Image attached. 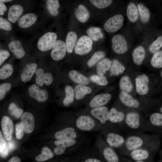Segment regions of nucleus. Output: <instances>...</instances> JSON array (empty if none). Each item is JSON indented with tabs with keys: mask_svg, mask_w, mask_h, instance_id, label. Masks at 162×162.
I'll return each instance as SVG.
<instances>
[{
	"mask_svg": "<svg viewBox=\"0 0 162 162\" xmlns=\"http://www.w3.org/2000/svg\"><path fill=\"white\" fill-rule=\"evenodd\" d=\"M139 14V24L143 31L149 32L151 13L148 8L141 2L137 4Z\"/></svg>",
	"mask_w": 162,
	"mask_h": 162,
	"instance_id": "f257e3e1",
	"label": "nucleus"
},
{
	"mask_svg": "<svg viewBox=\"0 0 162 162\" xmlns=\"http://www.w3.org/2000/svg\"><path fill=\"white\" fill-rule=\"evenodd\" d=\"M57 35L54 32H48L42 35L38 40L37 47L43 52L48 51L52 48L56 41Z\"/></svg>",
	"mask_w": 162,
	"mask_h": 162,
	"instance_id": "f03ea898",
	"label": "nucleus"
},
{
	"mask_svg": "<svg viewBox=\"0 0 162 162\" xmlns=\"http://www.w3.org/2000/svg\"><path fill=\"white\" fill-rule=\"evenodd\" d=\"M124 19V16L121 14L112 16L104 23V28L105 30L110 33H114L118 31L123 26Z\"/></svg>",
	"mask_w": 162,
	"mask_h": 162,
	"instance_id": "7ed1b4c3",
	"label": "nucleus"
},
{
	"mask_svg": "<svg viewBox=\"0 0 162 162\" xmlns=\"http://www.w3.org/2000/svg\"><path fill=\"white\" fill-rule=\"evenodd\" d=\"M126 37L122 34H118L112 38V47L114 52L118 54L126 53L128 51V44Z\"/></svg>",
	"mask_w": 162,
	"mask_h": 162,
	"instance_id": "20e7f679",
	"label": "nucleus"
},
{
	"mask_svg": "<svg viewBox=\"0 0 162 162\" xmlns=\"http://www.w3.org/2000/svg\"><path fill=\"white\" fill-rule=\"evenodd\" d=\"M92 40L88 36L83 35L77 41L74 48L75 53L82 55L89 52L92 49Z\"/></svg>",
	"mask_w": 162,
	"mask_h": 162,
	"instance_id": "39448f33",
	"label": "nucleus"
},
{
	"mask_svg": "<svg viewBox=\"0 0 162 162\" xmlns=\"http://www.w3.org/2000/svg\"><path fill=\"white\" fill-rule=\"evenodd\" d=\"M66 51L65 42L61 40H58L52 48L51 53V57L55 61H59L65 56Z\"/></svg>",
	"mask_w": 162,
	"mask_h": 162,
	"instance_id": "423d86ee",
	"label": "nucleus"
},
{
	"mask_svg": "<svg viewBox=\"0 0 162 162\" xmlns=\"http://www.w3.org/2000/svg\"><path fill=\"white\" fill-rule=\"evenodd\" d=\"M28 92L29 95L39 102H45L48 98L47 91L40 89L39 86L35 84L31 85L28 88Z\"/></svg>",
	"mask_w": 162,
	"mask_h": 162,
	"instance_id": "0eeeda50",
	"label": "nucleus"
},
{
	"mask_svg": "<svg viewBox=\"0 0 162 162\" xmlns=\"http://www.w3.org/2000/svg\"><path fill=\"white\" fill-rule=\"evenodd\" d=\"M35 74L36 76L35 82L39 87L42 86L44 84L46 86H49L53 81L52 74L50 73L45 72L42 68L37 69Z\"/></svg>",
	"mask_w": 162,
	"mask_h": 162,
	"instance_id": "6e6552de",
	"label": "nucleus"
},
{
	"mask_svg": "<svg viewBox=\"0 0 162 162\" xmlns=\"http://www.w3.org/2000/svg\"><path fill=\"white\" fill-rule=\"evenodd\" d=\"M149 78L145 74L137 76L135 79L136 90L140 95L146 94L149 91Z\"/></svg>",
	"mask_w": 162,
	"mask_h": 162,
	"instance_id": "1a4fd4ad",
	"label": "nucleus"
},
{
	"mask_svg": "<svg viewBox=\"0 0 162 162\" xmlns=\"http://www.w3.org/2000/svg\"><path fill=\"white\" fill-rule=\"evenodd\" d=\"M20 124L24 132L29 134L32 132L34 127V117L30 112H26L22 115Z\"/></svg>",
	"mask_w": 162,
	"mask_h": 162,
	"instance_id": "9d476101",
	"label": "nucleus"
},
{
	"mask_svg": "<svg viewBox=\"0 0 162 162\" xmlns=\"http://www.w3.org/2000/svg\"><path fill=\"white\" fill-rule=\"evenodd\" d=\"M126 14L128 22L132 25L139 23L138 10L137 4L134 2H131L128 4L126 8Z\"/></svg>",
	"mask_w": 162,
	"mask_h": 162,
	"instance_id": "9b49d317",
	"label": "nucleus"
},
{
	"mask_svg": "<svg viewBox=\"0 0 162 162\" xmlns=\"http://www.w3.org/2000/svg\"><path fill=\"white\" fill-rule=\"evenodd\" d=\"M76 124L79 129L88 131L94 128L95 123L94 120L91 117L87 116H82L78 118Z\"/></svg>",
	"mask_w": 162,
	"mask_h": 162,
	"instance_id": "f8f14e48",
	"label": "nucleus"
},
{
	"mask_svg": "<svg viewBox=\"0 0 162 162\" xmlns=\"http://www.w3.org/2000/svg\"><path fill=\"white\" fill-rule=\"evenodd\" d=\"M37 65L34 63L26 64L23 68L20 75V79L24 83L28 82L31 80L37 69Z\"/></svg>",
	"mask_w": 162,
	"mask_h": 162,
	"instance_id": "ddd939ff",
	"label": "nucleus"
},
{
	"mask_svg": "<svg viewBox=\"0 0 162 162\" xmlns=\"http://www.w3.org/2000/svg\"><path fill=\"white\" fill-rule=\"evenodd\" d=\"M1 127L4 138L7 140H10L12 137L13 128L12 120L8 117L4 116L2 120Z\"/></svg>",
	"mask_w": 162,
	"mask_h": 162,
	"instance_id": "4468645a",
	"label": "nucleus"
},
{
	"mask_svg": "<svg viewBox=\"0 0 162 162\" xmlns=\"http://www.w3.org/2000/svg\"><path fill=\"white\" fill-rule=\"evenodd\" d=\"M109 111L106 107L102 106L94 108L91 111V113L101 124H104L109 119Z\"/></svg>",
	"mask_w": 162,
	"mask_h": 162,
	"instance_id": "2eb2a0df",
	"label": "nucleus"
},
{
	"mask_svg": "<svg viewBox=\"0 0 162 162\" xmlns=\"http://www.w3.org/2000/svg\"><path fill=\"white\" fill-rule=\"evenodd\" d=\"M8 47L15 57L17 59L22 58L25 54L20 42L17 40H13L8 44Z\"/></svg>",
	"mask_w": 162,
	"mask_h": 162,
	"instance_id": "dca6fc26",
	"label": "nucleus"
},
{
	"mask_svg": "<svg viewBox=\"0 0 162 162\" xmlns=\"http://www.w3.org/2000/svg\"><path fill=\"white\" fill-rule=\"evenodd\" d=\"M111 98V96L109 94L104 93L97 95L91 100L89 106L93 108L103 106L107 104Z\"/></svg>",
	"mask_w": 162,
	"mask_h": 162,
	"instance_id": "f3484780",
	"label": "nucleus"
},
{
	"mask_svg": "<svg viewBox=\"0 0 162 162\" xmlns=\"http://www.w3.org/2000/svg\"><path fill=\"white\" fill-rule=\"evenodd\" d=\"M76 142V140L74 139L56 140L54 143L57 146L54 149V152L57 155L62 154L64 153L66 148L75 144Z\"/></svg>",
	"mask_w": 162,
	"mask_h": 162,
	"instance_id": "a211bd4d",
	"label": "nucleus"
},
{
	"mask_svg": "<svg viewBox=\"0 0 162 162\" xmlns=\"http://www.w3.org/2000/svg\"><path fill=\"white\" fill-rule=\"evenodd\" d=\"M37 19V16L34 14H27L24 15L19 19L18 25L21 28H26L34 24Z\"/></svg>",
	"mask_w": 162,
	"mask_h": 162,
	"instance_id": "6ab92c4d",
	"label": "nucleus"
},
{
	"mask_svg": "<svg viewBox=\"0 0 162 162\" xmlns=\"http://www.w3.org/2000/svg\"><path fill=\"white\" fill-rule=\"evenodd\" d=\"M119 98L121 101L127 106L137 108L139 106L138 101L127 92L121 91L119 94Z\"/></svg>",
	"mask_w": 162,
	"mask_h": 162,
	"instance_id": "aec40b11",
	"label": "nucleus"
},
{
	"mask_svg": "<svg viewBox=\"0 0 162 162\" xmlns=\"http://www.w3.org/2000/svg\"><path fill=\"white\" fill-rule=\"evenodd\" d=\"M23 12V8L21 5H13L9 9L8 14V19L12 23H15L19 20Z\"/></svg>",
	"mask_w": 162,
	"mask_h": 162,
	"instance_id": "412c9836",
	"label": "nucleus"
},
{
	"mask_svg": "<svg viewBox=\"0 0 162 162\" xmlns=\"http://www.w3.org/2000/svg\"><path fill=\"white\" fill-rule=\"evenodd\" d=\"M55 136L57 140L74 139L76 137V133L74 128H67L56 132Z\"/></svg>",
	"mask_w": 162,
	"mask_h": 162,
	"instance_id": "4be33fe9",
	"label": "nucleus"
},
{
	"mask_svg": "<svg viewBox=\"0 0 162 162\" xmlns=\"http://www.w3.org/2000/svg\"><path fill=\"white\" fill-rule=\"evenodd\" d=\"M125 121L126 124L130 128L136 129L140 124V115L137 112H129L126 115Z\"/></svg>",
	"mask_w": 162,
	"mask_h": 162,
	"instance_id": "5701e85b",
	"label": "nucleus"
},
{
	"mask_svg": "<svg viewBox=\"0 0 162 162\" xmlns=\"http://www.w3.org/2000/svg\"><path fill=\"white\" fill-rule=\"evenodd\" d=\"M146 54V50L143 46L139 45L135 47L132 53L134 63L138 65L141 64L145 58Z\"/></svg>",
	"mask_w": 162,
	"mask_h": 162,
	"instance_id": "b1692460",
	"label": "nucleus"
},
{
	"mask_svg": "<svg viewBox=\"0 0 162 162\" xmlns=\"http://www.w3.org/2000/svg\"><path fill=\"white\" fill-rule=\"evenodd\" d=\"M74 14L77 20L82 23L86 22L90 17V14L88 9L82 4L79 5L78 8L75 9Z\"/></svg>",
	"mask_w": 162,
	"mask_h": 162,
	"instance_id": "393cba45",
	"label": "nucleus"
},
{
	"mask_svg": "<svg viewBox=\"0 0 162 162\" xmlns=\"http://www.w3.org/2000/svg\"><path fill=\"white\" fill-rule=\"evenodd\" d=\"M143 142L140 137L132 136L129 137L126 142V146L128 150L133 151L138 149L142 146Z\"/></svg>",
	"mask_w": 162,
	"mask_h": 162,
	"instance_id": "a878e982",
	"label": "nucleus"
},
{
	"mask_svg": "<svg viewBox=\"0 0 162 162\" xmlns=\"http://www.w3.org/2000/svg\"><path fill=\"white\" fill-rule=\"evenodd\" d=\"M69 76L73 81L79 84L88 85L90 82V80L87 77L76 70L70 71Z\"/></svg>",
	"mask_w": 162,
	"mask_h": 162,
	"instance_id": "bb28decb",
	"label": "nucleus"
},
{
	"mask_svg": "<svg viewBox=\"0 0 162 162\" xmlns=\"http://www.w3.org/2000/svg\"><path fill=\"white\" fill-rule=\"evenodd\" d=\"M107 142L110 146L118 147L124 143V140L123 137L120 135L110 133L107 135Z\"/></svg>",
	"mask_w": 162,
	"mask_h": 162,
	"instance_id": "cd10ccee",
	"label": "nucleus"
},
{
	"mask_svg": "<svg viewBox=\"0 0 162 162\" xmlns=\"http://www.w3.org/2000/svg\"><path fill=\"white\" fill-rule=\"evenodd\" d=\"M74 91L75 98L80 100L83 99L86 95L91 93L92 90L85 85L78 84L75 87Z\"/></svg>",
	"mask_w": 162,
	"mask_h": 162,
	"instance_id": "c85d7f7f",
	"label": "nucleus"
},
{
	"mask_svg": "<svg viewBox=\"0 0 162 162\" xmlns=\"http://www.w3.org/2000/svg\"><path fill=\"white\" fill-rule=\"evenodd\" d=\"M77 35L74 32H69L67 35L66 39V46L67 51L69 53L72 52L73 48L75 45Z\"/></svg>",
	"mask_w": 162,
	"mask_h": 162,
	"instance_id": "c756f323",
	"label": "nucleus"
},
{
	"mask_svg": "<svg viewBox=\"0 0 162 162\" xmlns=\"http://www.w3.org/2000/svg\"><path fill=\"white\" fill-rule=\"evenodd\" d=\"M125 68L120 62L116 59L113 60L110 68V76H118L123 74Z\"/></svg>",
	"mask_w": 162,
	"mask_h": 162,
	"instance_id": "7c9ffc66",
	"label": "nucleus"
},
{
	"mask_svg": "<svg viewBox=\"0 0 162 162\" xmlns=\"http://www.w3.org/2000/svg\"><path fill=\"white\" fill-rule=\"evenodd\" d=\"M111 64V61L108 58H105L102 60L97 65V74L99 75H104L110 68Z\"/></svg>",
	"mask_w": 162,
	"mask_h": 162,
	"instance_id": "2f4dec72",
	"label": "nucleus"
},
{
	"mask_svg": "<svg viewBox=\"0 0 162 162\" xmlns=\"http://www.w3.org/2000/svg\"><path fill=\"white\" fill-rule=\"evenodd\" d=\"M119 86L120 89L127 93L131 92L133 90V86L130 78L127 76H124L121 79Z\"/></svg>",
	"mask_w": 162,
	"mask_h": 162,
	"instance_id": "473e14b6",
	"label": "nucleus"
},
{
	"mask_svg": "<svg viewBox=\"0 0 162 162\" xmlns=\"http://www.w3.org/2000/svg\"><path fill=\"white\" fill-rule=\"evenodd\" d=\"M124 118V115L122 112L118 111L114 108H111L109 111V119L113 123L120 122Z\"/></svg>",
	"mask_w": 162,
	"mask_h": 162,
	"instance_id": "72a5a7b5",
	"label": "nucleus"
},
{
	"mask_svg": "<svg viewBox=\"0 0 162 162\" xmlns=\"http://www.w3.org/2000/svg\"><path fill=\"white\" fill-rule=\"evenodd\" d=\"M86 32L88 36L94 41H97L103 37L101 30L99 27H90L86 30Z\"/></svg>",
	"mask_w": 162,
	"mask_h": 162,
	"instance_id": "f704fd0d",
	"label": "nucleus"
},
{
	"mask_svg": "<svg viewBox=\"0 0 162 162\" xmlns=\"http://www.w3.org/2000/svg\"><path fill=\"white\" fill-rule=\"evenodd\" d=\"M130 155L132 159L138 161L147 159L149 156V153L146 150L136 149L133 150Z\"/></svg>",
	"mask_w": 162,
	"mask_h": 162,
	"instance_id": "c9c22d12",
	"label": "nucleus"
},
{
	"mask_svg": "<svg viewBox=\"0 0 162 162\" xmlns=\"http://www.w3.org/2000/svg\"><path fill=\"white\" fill-rule=\"evenodd\" d=\"M46 6L51 15L56 16L58 14V9L60 7L58 0H47Z\"/></svg>",
	"mask_w": 162,
	"mask_h": 162,
	"instance_id": "e433bc0d",
	"label": "nucleus"
},
{
	"mask_svg": "<svg viewBox=\"0 0 162 162\" xmlns=\"http://www.w3.org/2000/svg\"><path fill=\"white\" fill-rule=\"evenodd\" d=\"M66 97L63 101V104L68 106L73 102L74 97V91L73 88L69 86H67L65 88Z\"/></svg>",
	"mask_w": 162,
	"mask_h": 162,
	"instance_id": "4c0bfd02",
	"label": "nucleus"
},
{
	"mask_svg": "<svg viewBox=\"0 0 162 162\" xmlns=\"http://www.w3.org/2000/svg\"><path fill=\"white\" fill-rule=\"evenodd\" d=\"M13 71V68L11 64L4 65L0 69V79L4 80L7 79L11 76Z\"/></svg>",
	"mask_w": 162,
	"mask_h": 162,
	"instance_id": "58836bf2",
	"label": "nucleus"
},
{
	"mask_svg": "<svg viewBox=\"0 0 162 162\" xmlns=\"http://www.w3.org/2000/svg\"><path fill=\"white\" fill-rule=\"evenodd\" d=\"M104 157L106 160L109 162H117L118 158L114 152L111 148L107 147L105 148L103 151Z\"/></svg>",
	"mask_w": 162,
	"mask_h": 162,
	"instance_id": "ea45409f",
	"label": "nucleus"
},
{
	"mask_svg": "<svg viewBox=\"0 0 162 162\" xmlns=\"http://www.w3.org/2000/svg\"><path fill=\"white\" fill-rule=\"evenodd\" d=\"M151 64L154 68H162V50L158 51L153 54L151 59Z\"/></svg>",
	"mask_w": 162,
	"mask_h": 162,
	"instance_id": "a19ab883",
	"label": "nucleus"
},
{
	"mask_svg": "<svg viewBox=\"0 0 162 162\" xmlns=\"http://www.w3.org/2000/svg\"><path fill=\"white\" fill-rule=\"evenodd\" d=\"M53 156V153L50 149L47 147H44L42 149L41 153L36 157L35 160L38 162H41L52 158Z\"/></svg>",
	"mask_w": 162,
	"mask_h": 162,
	"instance_id": "79ce46f5",
	"label": "nucleus"
},
{
	"mask_svg": "<svg viewBox=\"0 0 162 162\" xmlns=\"http://www.w3.org/2000/svg\"><path fill=\"white\" fill-rule=\"evenodd\" d=\"M105 56V54L103 51H98L95 52L88 61V65L89 67L94 66Z\"/></svg>",
	"mask_w": 162,
	"mask_h": 162,
	"instance_id": "37998d69",
	"label": "nucleus"
},
{
	"mask_svg": "<svg viewBox=\"0 0 162 162\" xmlns=\"http://www.w3.org/2000/svg\"><path fill=\"white\" fill-rule=\"evenodd\" d=\"M162 47V36H160L150 45L148 50L150 53L154 54L158 51Z\"/></svg>",
	"mask_w": 162,
	"mask_h": 162,
	"instance_id": "c03bdc74",
	"label": "nucleus"
},
{
	"mask_svg": "<svg viewBox=\"0 0 162 162\" xmlns=\"http://www.w3.org/2000/svg\"><path fill=\"white\" fill-rule=\"evenodd\" d=\"M91 3L99 9H103L110 6L113 0H90Z\"/></svg>",
	"mask_w": 162,
	"mask_h": 162,
	"instance_id": "a18cd8bd",
	"label": "nucleus"
},
{
	"mask_svg": "<svg viewBox=\"0 0 162 162\" xmlns=\"http://www.w3.org/2000/svg\"><path fill=\"white\" fill-rule=\"evenodd\" d=\"M90 79L93 82L100 86H105L108 83L106 78L104 75H93Z\"/></svg>",
	"mask_w": 162,
	"mask_h": 162,
	"instance_id": "49530a36",
	"label": "nucleus"
},
{
	"mask_svg": "<svg viewBox=\"0 0 162 162\" xmlns=\"http://www.w3.org/2000/svg\"><path fill=\"white\" fill-rule=\"evenodd\" d=\"M150 120L153 125L162 126V114L158 113H155L151 114L150 116Z\"/></svg>",
	"mask_w": 162,
	"mask_h": 162,
	"instance_id": "de8ad7c7",
	"label": "nucleus"
},
{
	"mask_svg": "<svg viewBox=\"0 0 162 162\" xmlns=\"http://www.w3.org/2000/svg\"><path fill=\"white\" fill-rule=\"evenodd\" d=\"M8 110L10 114L17 118L20 117L23 112L22 109L18 108L16 105L13 103L10 104Z\"/></svg>",
	"mask_w": 162,
	"mask_h": 162,
	"instance_id": "09e8293b",
	"label": "nucleus"
},
{
	"mask_svg": "<svg viewBox=\"0 0 162 162\" xmlns=\"http://www.w3.org/2000/svg\"><path fill=\"white\" fill-rule=\"evenodd\" d=\"M11 84L9 83H4L0 85V100L4 98L6 93L10 89Z\"/></svg>",
	"mask_w": 162,
	"mask_h": 162,
	"instance_id": "8fccbe9b",
	"label": "nucleus"
},
{
	"mask_svg": "<svg viewBox=\"0 0 162 162\" xmlns=\"http://www.w3.org/2000/svg\"><path fill=\"white\" fill-rule=\"evenodd\" d=\"M0 28L6 31H10L12 28V25L10 22L7 20L0 17Z\"/></svg>",
	"mask_w": 162,
	"mask_h": 162,
	"instance_id": "3c124183",
	"label": "nucleus"
},
{
	"mask_svg": "<svg viewBox=\"0 0 162 162\" xmlns=\"http://www.w3.org/2000/svg\"><path fill=\"white\" fill-rule=\"evenodd\" d=\"M24 130L20 124H17L16 126V136L17 139H21L24 136Z\"/></svg>",
	"mask_w": 162,
	"mask_h": 162,
	"instance_id": "603ef678",
	"label": "nucleus"
},
{
	"mask_svg": "<svg viewBox=\"0 0 162 162\" xmlns=\"http://www.w3.org/2000/svg\"><path fill=\"white\" fill-rule=\"evenodd\" d=\"M10 56L9 52L5 50H2L0 52V65L8 59Z\"/></svg>",
	"mask_w": 162,
	"mask_h": 162,
	"instance_id": "864d4df0",
	"label": "nucleus"
},
{
	"mask_svg": "<svg viewBox=\"0 0 162 162\" xmlns=\"http://www.w3.org/2000/svg\"><path fill=\"white\" fill-rule=\"evenodd\" d=\"M6 144L3 137L1 131H0V152L2 151L6 148Z\"/></svg>",
	"mask_w": 162,
	"mask_h": 162,
	"instance_id": "5fc2aeb1",
	"label": "nucleus"
},
{
	"mask_svg": "<svg viewBox=\"0 0 162 162\" xmlns=\"http://www.w3.org/2000/svg\"><path fill=\"white\" fill-rule=\"evenodd\" d=\"M7 10V8L6 5L3 2H0V14L2 15Z\"/></svg>",
	"mask_w": 162,
	"mask_h": 162,
	"instance_id": "6e6d98bb",
	"label": "nucleus"
},
{
	"mask_svg": "<svg viewBox=\"0 0 162 162\" xmlns=\"http://www.w3.org/2000/svg\"><path fill=\"white\" fill-rule=\"evenodd\" d=\"M9 149L8 145H6L5 148L1 152H0V155L2 157H5L7 156L9 153Z\"/></svg>",
	"mask_w": 162,
	"mask_h": 162,
	"instance_id": "4d7b16f0",
	"label": "nucleus"
},
{
	"mask_svg": "<svg viewBox=\"0 0 162 162\" xmlns=\"http://www.w3.org/2000/svg\"><path fill=\"white\" fill-rule=\"evenodd\" d=\"M8 146L9 150L12 151L15 148V144L14 142L12 141H10L8 143Z\"/></svg>",
	"mask_w": 162,
	"mask_h": 162,
	"instance_id": "13d9d810",
	"label": "nucleus"
},
{
	"mask_svg": "<svg viewBox=\"0 0 162 162\" xmlns=\"http://www.w3.org/2000/svg\"><path fill=\"white\" fill-rule=\"evenodd\" d=\"M8 162H20L21 160L20 158L17 157H14L10 158L8 161Z\"/></svg>",
	"mask_w": 162,
	"mask_h": 162,
	"instance_id": "bf43d9fd",
	"label": "nucleus"
},
{
	"mask_svg": "<svg viewBox=\"0 0 162 162\" xmlns=\"http://www.w3.org/2000/svg\"><path fill=\"white\" fill-rule=\"evenodd\" d=\"M85 162H100L101 161L95 158H89L86 159L85 161Z\"/></svg>",
	"mask_w": 162,
	"mask_h": 162,
	"instance_id": "052dcab7",
	"label": "nucleus"
},
{
	"mask_svg": "<svg viewBox=\"0 0 162 162\" xmlns=\"http://www.w3.org/2000/svg\"><path fill=\"white\" fill-rule=\"evenodd\" d=\"M13 0H0V2H8L12 1Z\"/></svg>",
	"mask_w": 162,
	"mask_h": 162,
	"instance_id": "680f3d73",
	"label": "nucleus"
},
{
	"mask_svg": "<svg viewBox=\"0 0 162 162\" xmlns=\"http://www.w3.org/2000/svg\"><path fill=\"white\" fill-rule=\"evenodd\" d=\"M160 74L161 77H162V70L161 71Z\"/></svg>",
	"mask_w": 162,
	"mask_h": 162,
	"instance_id": "e2e57ef3",
	"label": "nucleus"
},
{
	"mask_svg": "<svg viewBox=\"0 0 162 162\" xmlns=\"http://www.w3.org/2000/svg\"><path fill=\"white\" fill-rule=\"evenodd\" d=\"M137 162H143V161H142V160H139V161H137Z\"/></svg>",
	"mask_w": 162,
	"mask_h": 162,
	"instance_id": "0e129e2a",
	"label": "nucleus"
},
{
	"mask_svg": "<svg viewBox=\"0 0 162 162\" xmlns=\"http://www.w3.org/2000/svg\"><path fill=\"white\" fill-rule=\"evenodd\" d=\"M160 111L162 113V107L160 109Z\"/></svg>",
	"mask_w": 162,
	"mask_h": 162,
	"instance_id": "69168bd1",
	"label": "nucleus"
}]
</instances>
